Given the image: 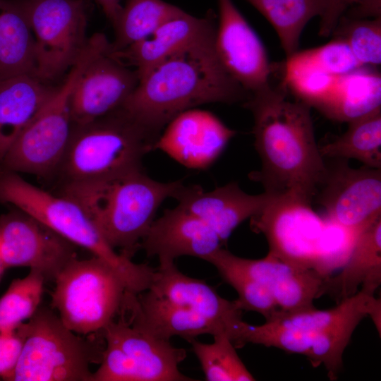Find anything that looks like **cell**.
Masks as SVG:
<instances>
[{
    "instance_id": "6da1fadb",
    "label": "cell",
    "mask_w": 381,
    "mask_h": 381,
    "mask_svg": "<svg viewBox=\"0 0 381 381\" xmlns=\"http://www.w3.org/2000/svg\"><path fill=\"white\" fill-rule=\"evenodd\" d=\"M283 80L250 94L243 107L253 118L255 148L261 169L249 174L265 192L293 195L312 202L327 165L315 138L310 107L289 100Z\"/></svg>"
},
{
    "instance_id": "7a4b0ae2",
    "label": "cell",
    "mask_w": 381,
    "mask_h": 381,
    "mask_svg": "<svg viewBox=\"0 0 381 381\" xmlns=\"http://www.w3.org/2000/svg\"><path fill=\"white\" fill-rule=\"evenodd\" d=\"M215 34L159 64L139 80L123 107L160 135L174 118L197 106L244 102L250 94L220 62L214 47Z\"/></svg>"
},
{
    "instance_id": "3957f363",
    "label": "cell",
    "mask_w": 381,
    "mask_h": 381,
    "mask_svg": "<svg viewBox=\"0 0 381 381\" xmlns=\"http://www.w3.org/2000/svg\"><path fill=\"white\" fill-rule=\"evenodd\" d=\"M250 219L252 230L265 236L268 253L325 278L345 264L358 236L356 230L318 214L311 202L293 195H272Z\"/></svg>"
},
{
    "instance_id": "277c9868",
    "label": "cell",
    "mask_w": 381,
    "mask_h": 381,
    "mask_svg": "<svg viewBox=\"0 0 381 381\" xmlns=\"http://www.w3.org/2000/svg\"><path fill=\"white\" fill-rule=\"evenodd\" d=\"M181 180L160 182L142 169L111 179L62 186L85 210L107 242L132 258L155 221L161 204L178 195Z\"/></svg>"
},
{
    "instance_id": "5b68a950",
    "label": "cell",
    "mask_w": 381,
    "mask_h": 381,
    "mask_svg": "<svg viewBox=\"0 0 381 381\" xmlns=\"http://www.w3.org/2000/svg\"><path fill=\"white\" fill-rule=\"evenodd\" d=\"M159 136L123 107L92 121L73 125L56 174L63 186L111 179L142 169Z\"/></svg>"
},
{
    "instance_id": "8992f818",
    "label": "cell",
    "mask_w": 381,
    "mask_h": 381,
    "mask_svg": "<svg viewBox=\"0 0 381 381\" xmlns=\"http://www.w3.org/2000/svg\"><path fill=\"white\" fill-rule=\"evenodd\" d=\"M0 200L33 217L73 245L88 250L107 262L128 288L136 286L145 269L105 240L85 210L73 199L55 195L6 171L0 175Z\"/></svg>"
},
{
    "instance_id": "52a82bcc",
    "label": "cell",
    "mask_w": 381,
    "mask_h": 381,
    "mask_svg": "<svg viewBox=\"0 0 381 381\" xmlns=\"http://www.w3.org/2000/svg\"><path fill=\"white\" fill-rule=\"evenodd\" d=\"M108 44L102 33L90 37L83 53L59 83L55 94L5 153L0 164L6 171L41 177L56 174L73 128L71 92L85 66L105 51Z\"/></svg>"
},
{
    "instance_id": "ba28073f",
    "label": "cell",
    "mask_w": 381,
    "mask_h": 381,
    "mask_svg": "<svg viewBox=\"0 0 381 381\" xmlns=\"http://www.w3.org/2000/svg\"><path fill=\"white\" fill-rule=\"evenodd\" d=\"M24 342L11 381H92L103 349L83 339L47 308L20 325Z\"/></svg>"
},
{
    "instance_id": "9c48e42d",
    "label": "cell",
    "mask_w": 381,
    "mask_h": 381,
    "mask_svg": "<svg viewBox=\"0 0 381 381\" xmlns=\"http://www.w3.org/2000/svg\"><path fill=\"white\" fill-rule=\"evenodd\" d=\"M54 281L52 307L67 328L82 335L102 333L117 315L127 291L115 271L95 256L73 258Z\"/></svg>"
},
{
    "instance_id": "30bf717a",
    "label": "cell",
    "mask_w": 381,
    "mask_h": 381,
    "mask_svg": "<svg viewBox=\"0 0 381 381\" xmlns=\"http://www.w3.org/2000/svg\"><path fill=\"white\" fill-rule=\"evenodd\" d=\"M102 333L104 347L92 381L195 380L179 370L184 349L133 323L121 311Z\"/></svg>"
},
{
    "instance_id": "8fae6325",
    "label": "cell",
    "mask_w": 381,
    "mask_h": 381,
    "mask_svg": "<svg viewBox=\"0 0 381 381\" xmlns=\"http://www.w3.org/2000/svg\"><path fill=\"white\" fill-rule=\"evenodd\" d=\"M35 39V73L57 84L85 49L92 0H18Z\"/></svg>"
},
{
    "instance_id": "7c38bea8",
    "label": "cell",
    "mask_w": 381,
    "mask_h": 381,
    "mask_svg": "<svg viewBox=\"0 0 381 381\" xmlns=\"http://www.w3.org/2000/svg\"><path fill=\"white\" fill-rule=\"evenodd\" d=\"M315 198L326 217L351 229H365L381 217V168L355 169L331 158Z\"/></svg>"
},
{
    "instance_id": "4fadbf2b",
    "label": "cell",
    "mask_w": 381,
    "mask_h": 381,
    "mask_svg": "<svg viewBox=\"0 0 381 381\" xmlns=\"http://www.w3.org/2000/svg\"><path fill=\"white\" fill-rule=\"evenodd\" d=\"M73 245L18 209L0 217V255L5 269L29 267L54 280L76 258Z\"/></svg>"
},
{
    "instance_id": "5bb4252c",
    "label": "cell",
    "mask_w": 381,
    "mask_h": 381,
    "mask_svg": "<svg viewBox=\"0 0 381 381\" xmlns=\"http://www.w3.org/2000/svg\"><path fill=\"white\" fill-rule=\"evenodd\" d=\"M218 5L214 47L222 66L249 94L270 87L279 66L270 61L261 40L231 0H218Z\"/></svg>"
},
{
    "instance_id": "9a60e30c",
    "label": "cell",
    "mask_w": 381,
    "mask_h": 381,
    "mask_svg": "<svg viewBox=\"0 0 381 381\" xmlns=\"http://www.w3.org/2000/svg\"><path fill=\"white\" fill-rule=\"evenodd\" d=\"M210 259L222 261L261 284L283 312L313 308L314 300L325 294L327 278L313 270L292 265L270 253L263 258L249 259L221 247L205 261Z\"/></svg>"
},
{
    "instance_id": "2e32d148",
    "label": "cell",
    "mask_w": 381,
    "mask_h": 381,
    "mask_svg": "<svg viewBox=\"0 0 381 381\" xmlns=\"http://www.w3.org/2000/svg\"><path fill=\"white\" fill-rule=\"evenodd\" d=\"M109 49L89 61L73 88V125L92 121L123 107L139 83L137 72L110 56Z\"/></svg>"
},
{
    "instance_id": "e0dca14e",
    "label": "cell",
    "mask_w": 381,
    "mask_h": 381,
    "mask_svg": "<svg viewBox=\"0 0 381 381\" xmlns=\"http://www.w3.org/2000/svg\"><path fill=\"white\" fill-rule=\"evenodd\" d=\"M236 133L212 113L193 108L165 126L155 150L189 169H204L218 159Z\"/></svg>"
},
{
    "instance_id": "ac0fdd59",
    "label": "cell",
    "mask_w": 381,
    "mask_h": 381,
    "mask_svg": "<svg viewBox=\"0 0 381 381\" xmlns=\"http://www.w3.org/2000/svg\"><path fill=\"white\" fill-rule=\"evenodd\" d=\"M350 340L344 327L310 333L284 328L265 322L252 325L243 321L238 327L235 345L247 343L275 347L306 356L314 367L323 365L331 380L337 378L342 368V356Z\"/></svg>"
},
{
    "instance_id": "d6986e66",
    "label": "cell",
    "mask_w": 381,
    "mask_h": 381,
    "mask_svg": "<svg viewBox=\"0 0 381 381\" xmlns=\"http://www.w3.org/2000/svg\"><path fill=\"white\" fill-rule=\"evenodd\" d=\"M222 245L210 226L177 205L155 219L140 248L148 257L157 256L163 265L184 255L206 260Z\"/></svg>"
},
{
    "instance_id": "ffe728a7",
    "label": "cell",
    "mask_w": 381,
    "mask_h": 381,
    "mask_svg": "<svg viewBox=\"0 0 381 381\" xmlns=\"http://www.w3.org/2000/svg\"><path fill=\"white\" fill-rule=\"evenodd\" d=\"M147 290L210 320L231 340L233 332L243 320V310L236 300L224 298L205 281L183 274L174 262L159 264L155 268Z\"/></svg>"
},
{
    "instance_id": "44dd1931",
    "label": "cell",
    "mask_w": 381,
    "mask_h": 381,
    "mask_svg": "<svg viewBox=\"0 0 381 381\" xmlns=\"http://www.w3.org/2000/svg\"><path fill=\"white\" fill-rule=\"evenodd\" d=\"M271 196L265 191L248 194L237 182H230L210 191L196 185L184 186L175 199L179 207L210 226L224 244L234 229L258 214Z\"/></svg>"
},
{
    "instance_id": "7402d4cb",
    "label": "cell",
    "mask_w": 381,
    "mask_h": 381,
    "mask_svg": "<svg viewBox=\"0 0 381 381\" xmlns=\"http://www.w3.org/2000/svg\"><path fill=\"white\" fill-rule=\"evenodd\" d=\"M214 15L204 18L185 11L168 20L146 38L108 54L137 72L139 80L159 64L180 50L216 32Z\"/></svg>"
},
{
    "instance_id": "603a6c76",
    "label": "cell",
    "mask_w": 381,
    "mask_h": 381,
    "mask_svg": "<svg viewBox=\"0 0 381 381\" xmlns=\"http://www.w3.org/2000/svg\"><path fill=\"white\" fill-rule=\"evenodd\" d=\"M120 311L133 323L167 340L174 336L188 341L202 334H226L207 318L149 290L137 294L126 291Z\"/></svg>"
},
{
    "instance_id": "cb8c5ba5",
    "label": "cell",
    "mask_w": 381,
    "mask_h": 381,
    "mask_svg": "<svg viewBox=\"0 0 381 381\" xmlns=\"http://www.w3.org/2000/svg\"><path fill=\"white\" fill-rule=\"evenodd\" d=\"M59 85L34 74L0 79V164L9 147L48 103Z\"/></svg>"
},
{
    "instance_id": "d4e9b609",
    "label": "cell",
    "mask_w": 381,
    "mask_h": 381,
    "mask_svg": "<svg viewBox=\"0 0 381 381\" xmlns=\"http://www.w3.org/2000/svg\"><path fill=\"white\" fill-rule=\"evenodd\" d=\"M381 284V217L358 236L340 272L326 280L325 294L337 303L358 291L374 295Z\"/></svg>"
},
{
    "instance_id": "484cf974",
    "label": "cell",
    "mask_w": 381,
    "mask_h": 381,
    "mask_svg": "<svg viewBox=\"0 0 381 381\" xmlns=\"http://www.w3.org/2000/svg\"><path fill=\"white\" fill-rule=\"evenodd\" d=\"M380 107V74L376 68L363 66L337 76L332 92L318 110L332 120L349 123Z\"/></svg>"
},
{
    "instance_id": "4316f807",
    "label": "cell",
    "mask_w": 381,
    "mask_h": 381,
    "mask_svg": "<svg viewBox=\"0 0 381 381\" xmlns=\"http://www.w3.org/2000/svg\"><path fill=\"white\" fill-rule=\"evenodd\" d=\"M34 35L18 0H0V79L35 73Z\"/></svg>"
},
{
    "instance_id": "83f0119b",
    "label": "cell",
    "mask_w": 381,
    "mask_h": 381,
    "mask_svg": "<svg viewBox=\"0 0 381 381\" xmlns=\"http://www.w3.org/2000/svg\"><path fill=\"white\" fill-rule=\"evenodd\" d=\"M272 25L286 58L298 51L301 34L313 18H321L328 0H247Z\"/></svg>"
},
{
    "instance_id": "f1b7e54d",
    "label": "cell",
    "mask_w": 381,
    "mask_h": 381,
    "mask_svg": "<svg viewBox=\"0 0 381 381\" xmlns=\"http://www.w3.org/2000/svg\"><path fill=\"white\" fill-rule=\"evenodd\" d=\"M348 123L341 135L322 147L325 159H354L364 166L381 168V107Z\"/></svg>"
},
{
    "instance_id": "f546056e",
    "label": "cell",
    "mask_w": 381,
    "mask_h": 381,
    "mask_svg": "<svg viewBox=\"0 0 381 381\" xmlns=\"http://www.w3.org/2000/svg\"><path fill=\"white\" fill-rule=\"evenodd\" d=\"M184 11L162 0H126L115 25L109 51L122 49L140 41Z\"/></svg>"
},
{
    "instance_id": "4dcf8cb0",
    "label": "cell",
    "mask_w": 381,
    "mask_h": 381,
    "mask_svg": "<svg viewBox=\"0 0 381 381\" xmlns=\"http://www.w3.org/2000/svg\"><path fill=\"white\" fill-rule=\"evenodd\" d=\"M212 343H202L195 339L191 344L205 378L207 381H253L254 376L238 356L236 346L224 334L213 336Z\"/></svg>"
},
{
    "instance_id": "1f68e13d",
    "label": "cell",
    "mask_w": 381,
    "mask_h": 381,
    "mask_svg": "<svg viewBox=\"0 0 381 381\" xmlns=\"http://www.w3.org/2000/svg\"><path fill=\"white\" fill-rule=\"evenodd\" d=\"M44 280L40 272L30 270L25 277L12 281L0 298V332L14 331L37 312Z\"/></svg>"
},
{
    "instance_id": "d6a6232c",
    "label": "cell",
    "mask_w": 381,
    "mask_h": 381,
    "mask_svg": "<svg viewBox=\"0 0 381 381\" xmlns=\"http://www.w3.org/2000/svg\"><path fill=\"white\" fill-rule=\"evenodd\" d=\"M282 71V80L286 89L291 90L298 100L317 109L329 97L337 78L295 54L286 58Z\"/></svg>"
},
{
    "instance_id": "836d02e7",
    "label": "cell",
    "mask_w": 381,
    "mask_h": 381,
    "mask_svg": "<svg viewBox=\"0 0 381 381\" xmlns=\"http://www.w3.org/2000/svg\"><path fill=\"white\" fill-rule=\"evenodd\" d=\"M344 42L363 66L381 63V17L351 18L342 16L331 35Z\"/></svg>"
},
{
    "instance_id": "e575fe53",
    "label": "cell",
    "mask_w": 381,
    "mask_h": 381,
    "mask_svg": "<svg viewBox=\"0 0 381 381\" xmlns=\"http://www.w3.org/2000/svg\"><path fill=\"white\" fill-rule=\"evenodd\" d=\"M207 262L216 267L224 281L237 292L236 301L242 310L258 313L266 321L279 310L270 294L261 284L222 261L210 259Z\"/></svg>"
},
{
    "instance_id": "d590c367",
    "label": "cell",
    "mask_w": 381,
    "mask_h": 381,
    "mask_svg": "<svg viewBox=\"0 0 381 381\" xmlns=\"http://www.w3.org/2000/svg\"><path fill=\"white\" fill-rule=\"evenodd\" d=\"M299 59L334 76L351 73L363 66L343 41L332 39L327 44L294 54Z\"/></svg>"
},
{
    "instance_id": "8d00e7d4",
    "label": "cell",
    "mask_w": 381,
    "mask_h": 381,
    "mask_svg": "<svg viewBox=\"0 0 381 381\" xmlns=\"http://www.w3.org/2000/svg\"><path fill=\"white\" fill-rule=\"evenodd\" d=\"M342 16L351 18H380L381 0H328L320 18L319 36L329 37Z\"/></svg>"
},
{
    "instance_id": "74e56055",
    "label": "cell",
    "mask_w": 381,
    "mask_h": 381,
    "mask_svg": "<svg viewBox=\"0 0 381 381\" xmlns=\"http://www.w3.org/2000/svg\"><path fill=\"white\" fill-rule=\"evenodd\" d=\"M24 339L20 325L14 331L0 332V378L2 380L11 381Z\"/></svg>"
},
{
    "instance_id": "f35d334b",
    "label": "cell",
    "mask_w": 381,
    "mask_h": 381,
    "mask_svg": "<svg viewBox=\"0 0 381 381\" xmlns=\"http://www.w3.org/2000/svg\"><path fill=\"white\" fill-rule=\"evenodd\" d=\"M102 10L104 14L114 27L116 23L122 6L121 0H92Z\"/></svg>"
},
{
    "instance_id": "ab89813d",
    "label": "cell",
    "mask_w": 381,
    "mask_h": 381,
    "mask_svg": "<svg viewBox=\"0 0 381 381\" xmlns=\"http://www.w3.org/2000/svg\"><path fill=\"white\" fill-rule=\"evenodd\" d=\"M6 269L4 268V267L3 266V264L1 262V255H0V278L4 272V271Z\"/></svg>"
}]
</instances>
